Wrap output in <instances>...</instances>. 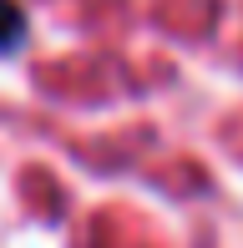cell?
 Returning <instances> with one entry per match:
<instances>
[{"label": "cell", "instance_id": "6da1fadb", "mask_svg": "<svg viewBox=\"0 0 243 248\" xmlns=\"http://www.w3.org/2000/svg\"><path fill=\"white\" fill-rule=\"evenodd\" d=\"M26 41H30V16H26V5H20V0H0V56L26 51Z\"/></svg>", "mask_w": 243, "mask_h": 248}]
</instances>
